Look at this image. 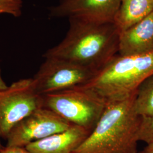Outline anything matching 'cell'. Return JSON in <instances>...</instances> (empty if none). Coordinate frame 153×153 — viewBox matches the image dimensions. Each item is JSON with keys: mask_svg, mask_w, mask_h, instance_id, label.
Masks as SVG:
<instances>
[{"mask_svg": "<svg viewBox=\"0 0 153 153\" xmlns=\"http://www.w3.org/2000/svg\"><path fill=\"white\" fill-rule=\"evenodd\" d=\"M69 21L65 38L47 51L44 58L64 59L98 72L118 54L120 31L114 23Z\"/></svg>", "mask_w": 153, "mask_h": 153, "instance_id": "obj_1", "label": "cell"}, {"mask_svg": "<svg viewBox=\"0 0 153 153\" xmlns=\"http://www.w3.org/2000/svg\"><path fill=\"white\" fill-rule=\"evenodd\" d=\"M136 94L107 103L97 124L74 153H138L141 117L134 108Z\"/></svg>", "mask_w": 153, "mask_h": 153, "instance_id": "obj_2", "label": "cell"}, {"mask_svg": "<svg viewBox=\"0 0 153 153\" xmlns=\"http://www.w3.org/2000/svg\"><path fill=\"white\" fill-rule=\"evenodd\" d=\"M153 74V52L129 56L117 54L81 87L91 90L107 104L130 97Z\"/></svg>", "mask_w": 153, "mask_h": 153, "instance_id": "obj_3", "label": "cell"}, {"mask_svg": "<svg viewBox=\"0 0 153 153\" xmlns=\"http://www.w3.org/2000/svg\"><path fill=\"white\" fill-rule=\"evenodd\" d=\"M43 96V107L48 108L73 125L91 132L106 107L103 99L81 86Z\"/></svg>", "mask_w": 153, "mask_h": 153, "instance_id": "obj_4", "label": "cell"}, {"mask_svg": "<svg viewBox=\"0 0 153 153\" xmlns=\"http://www.w3.org/2000/svg\"><path fill=\"white\" fill-rule=\"evenodd\" d=\"M33 78L21 79L0 91V137L7 140L11 129L24 118L43 106Z\"/></svg>", "mask_w": 153, "mask_h": 153, "instance_id": "obj_5", "label": "cell"}, {"mask_svg": "<svg viewBox=\"0 0 153 153\" xmlns=\"http://www.w3.org/2000/svg\"><path fill=\"white\" fill-rule=\"evenodd\" d=\"M45 59L33 78L35 90L40 95L82 86L97 73L69 61L56 57Z\"/></svg>", "mask_w": 153, "mask_h": 153, "instance_id": "obj_6", "label": "cell"}, {"mask_svg": "<svg viewBox=\"0 0 153 153\" xmlns=\"http://www.w3.org/2000/svg\"><path fill=\"white\" fill-rule=\"evenodd\" d=\"M72 125L53 111L43 107L24 118L11 129L6 146L25 148L31 142L65 131Z\"/></svg>", "mask_w": 153, "mask_h": 153, "instance_id": "obj_7", "label": "cell"}, {"mask_svg": "<svg viewBox=\"0 0 153 153\" xmlns=\"http://www.w3.org/2000/svg\"><path fill=\"white\" fill-rule=\"evenodd\" d=\"M121 0H60L49 9V16L98 23H114Z\"/></svg>", "mask_w": 153, "mask_h": 153, "instance_id": "obj_8", "label": "cell"}, {"mask_svg": "<svg viewBox=\"0 0 153 153\" xmlns=\"http://www.w3.org/2000/svg\"><path fill=\"white\" fill-rule=\"evenodd\" d=\"M90 133L72 125L65 131L31 142L25 148L31 153H74Z\"/></svg>", "mask_w": 153, "mask_h": 153, "instance_id": "obj_9", "label": "cell"}, {"mask_svg": "<svg viewBox=\"0 0 153 153\" xmlns=\"http://www.w3.org/2000/svg\"><path fill=\"white\" fill-rule=\"evenodd\" d=\"M153 52V11L131 27L120 33L118 54L140 55Z\"/></svg>", "mask_w": 153, "mask_h": 153, "instance_id": "obj_10", "label": "cell"}, {"mask_svg": "<svg viewBox=\"0 0 153 153\" xmlns=\"http://www.w3.org/2000/svg\"><path fill=\"white\" fill-rule=\"evenodd\" d=\"M153 11V0H121L114 20L122 32L141 21Z\"/></svg>", "mask_w": 153, "mask_h": 153, "instance_id": "obj_11", "label": "cell"}, {"mask_svg": "<svg viewBox=\"0 0 153 153\" xmlns=\"http://www.w3.org/2000/svg\"><path fill=\"white\" fill-rule=\"evenodd\" d=\"M134 108L141 117L153 116V74L142 82L137 88Z\"/></svg>", "mask_w": 153, "mask_h": 153, "instance_id": "obj_12", "label": "cell"}, {"mask_svg": "<svg viewBox=\"0 0 153 153\" xmlns=\"http://www.w3.org/2000/svg\"><path fill=\"white\" fill-rule=\"evenodd\" d=\"M22 0H0V14H7L16 18L22 15Z\"/></svg>", "mask_w": 153, "mask_h": 153, "instance_id": "obj_13", "label": "cell"}, {"mask_svg": "<svg viewBox=\"0 0 153 153\" xmlns=\"http://www.w3.org/2000/svg\"><path fill=\"white\" fill-rule=\"evenodd\" d=\"M138 138L147 144L153 142V116L141 117Z\"/></svg>", "mask_w": 153, "mask_h": 153, "instance_id": "obj_14", "label": "cell"}, {"mask_svg": "<svg viewBox=\"0 0 153 153\" xmlns=\"http://www.w3.org/2000/svg\"><path fill=\"white\" fill-rule=\"evenodd\" d=\"M0 153H31L25 148L23 147H4L1 150Z\"/></svg>", "mask_w": 153, "mask_h": 153, "instance_id": "obj_15", "label": "cell"}, {"mask_svg": "<svg viewBox=\"0 0 153 153\" xmlns=\"http://www.w3.org/2000/svg\"><path fill=\"white\" fill-rule=\"evenodd\" d=\"M138 153H153V142L147 144V146Z\"/></svg>", "mask_w": 153, "mask_h": 153, "instance_id": "obj_16", "label": "cell"}, {"mask_svg": "<svg viewBox=\"0 0 153 153\" xmlns=\"http://www.w3.org/2000/svg\"><path fill=\"white\" fill-rule=\"evenodd\" d=\"M8 86L6 85L5 82L3 80L2 76H1V69H0V91L2 90H4L7 88Z\"/></svg>", "mask_w": 153, "mask_h": 153, "instance_id": "obj_17", "label": "cell"}, {"mask_svg": "<svg viewBox=\"0 0 153 153\" xmlns=\"http://www.w3.org/2000/svg\"><path fill=\"white\" fill-rule=\"evenodd\" d=\"M0 138H1V137H0ZM4 148L3 146H2V144H1V141H0V152H1V150H2V149Z\"/></svg>", "mask_w": 153, "mask_h": 153, "instance_id": "obj_18", "label": "cell"}]
</instances>
